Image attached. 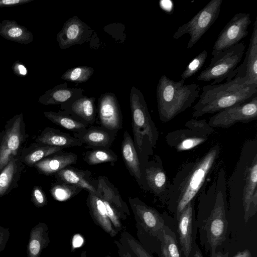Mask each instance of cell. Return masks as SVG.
I'll list each match as a JSON object with an SVG mask.
<instances>
[{"label": "cell", "instance_id": "cell-1", "mask_svg": "<svg viewBox=\"0 0 257 257\" xmlns=\"http://www.w3.org/2000/svg\"><path fill=\"white\" fill-rule=\"evenodd\" d=\"M220 154V146L216 144L203 156L184 163L170 183L166 204L177 217L184 208L193 201L204 186Z\"/></svg>", "mask_w": 257, "mask_h": 257}, {"label": "cell", "instance_id": "cell-2", "mask_svg": "<svg viewBox=\"0 0 257 257\" xmlns=\"http://www.w3.org/2000/svg\"><path fill=\"white\" fill-rule=\"evenodd\" d=\"M230 199L241 203L244 221L257 210V139L245 141L233 171L226 179Z\"/></svg>", "mask_w": 257, "mask_h": 257}, {"label": "cell", "instance_id": "cell-3", "mask_svg": "<svg viewBox=\"0 0 257 257\" xmlns=\"http://www.w3.org/2000/svg\"><path fill=\"white\" fill-rule=\"evenodd\" d=\"M257 96V84L245 83L233 78L223 83L202 87L197 102L193 107L192 116L217 113L231 106L250 100Z\"/></svg>", "mask_w": 257, "mask_h": 257}, {"label": "cell", "instance_id": "cell-4", "mask_svg": "<svg viewBox=\"0 0 257 257\" xmlns=\"http://www.w3.org/2000/svg\"><path fill=\"white\" fill-rule=\"evenodd\" d=\"M226 179L225 169L220 168L211 184L201 191L210 207L205 220V230L211 254L216 252L217 247L225 239L228 225Z\"/></svg>", "mask_w": 257, "mask_h": 257}, {"label": "cell", "instance_id": "cell-5", "mask_svg": "<svg viewBox=\"0 0 257 257\" xmlns=\"http://www.w3.org/2000/svg\"><path fill=\"white\" fill-rule=\"evenodd\" d=\"M198 84H186L185 80L175 81L166 75L160 78L157 86L156 97L159 118L167 122L190 107L198 97Z\"/></svg>", "mask_w": 257, "mask_h": 257}, {"label": "cell", "instance_id": "cell-6", "mask_svg": "<svg viewBox=\"0 0 257 257\" xmlns=\"http://www.w3.org/2000/svg\"><path fill=\"white\" fill-rule=\"evenodd\" d=\"M134 142L140 161L153 155L159 131L152 120L141 91L132 86L130 95Z\"/></svg>", "mask_w": 257, "mask_h": 257}, {"label": "cell", "instance_id": "cell-7", "mask_svg": "<svg viewBox=\"0 0 257 257\" xmlns=\"http://www.w3.org/2000/svg\"><path fill=\"white\" fill-rule=\"evenodd\" d=\"M245 45L239 42L235 45L212 55L209 66L198 75L197 80L209 82L211 85L221 83L233 72L241 60Z\"/></svg>", "mask_w": 257, "mask_h": 257}, {"label": "cell", "instance_id": "cell-8", "mask_svg": "<svg viewBox=\"0 0 257 257\" xmlns=\"http://www.w3.org/2000/svg\"><path fill=\"white\" fill-rule=\"evenodd\" d=\"M128 202L136 220L137 235L140 243L142 245L149 237L159 240L165 225L162 215L137 197H130Z\"/></svg>", "mask_w": 257, "mask_h": 257}, {"label": "cell", "instance_id": "cell-9", "mask_svg": "<svg viewBox=\"0 0 257 257\" xmlns=\"http://www.w3.org/2000/svg\"><path fill=\"white\" fill-rule=\"evenodd\" d=\"M222 3V0H211L187 23L178 28L173 34V39L177 40L189 34L187 48L191 49L217 20Z\"/></svg>", "mask_w": 257, "mask_h": 257}, {"label": "cell", "instance_id": "cell-10", "mask_svg": "<svg viewBox=\"0 0 257 257\" xmlns=\"http://www.w3.org/2000/svg\"><path fill=\"white\" fill-rule=\"evenodd\" d=\"M25 135L22 113L15 115L7 121L0 142V172L11 159L17 158Z\"/></svg>", "mask_w": 257, "mask_h": 257}, {"label": "cell", "instance_id": "cell-11", "mask_svg": "<svg viewBox=\"0 0 257 257\" xmlns=\"http://www.w3.org/2000/svg\"><path fill=\"white\" fill-rule=\"evenodd\" d=\"M257 118V96L250 100L216 113L207 122L212 127L228 128L237 122L248 123Z\"/></svg>", "mask_w": 257, "mask_h": 257}, {"label": "cell", "instance_id": "cell-12", "mask_svg": "<svg viewBox=\"0 0 257 257\" xmlns=\"http://www.w3.org/2000/svg\"><path fill=\"white\" fill-rule=\"evenodd\" d=\"M141 163L148 191L153 193L162 203L166 204L171 182L160 157L155 155L151 160L148 159Z\"/></svg>", "mask_w": 257, "mask_h": 257}, {"label": "cell", "instance_id": "cell-13", "mask_svg": "<svg viewBox=\"0 0 257 257\" xmlns=\"http://www.w3.org/2000/svg\"><path fill=\"white\" fill-rule=\"evenodd\" d=\"M251 24L249 13H238L226 24L219 34L213 46L212 55L229 48L245 38Z\"/></svg>", "mask_w": 257, "mask_h": 257}, {"label": "cell", "instance_id": "cell-14", "mask_svg": "<svg viewBox=\"0 0 257 257\" xmlns=\"http://www.w3.org/2000/svg\"><path fill=\"white\" fill-rule=\"evenodd\" d=\"M238 78L245 83L257 84V17L243 62L233 71L226 78L229 81Z\"/></svg>", "mask_w": 257, "mask_h": 257}, {"label": "cell", "instance_id": "cell-15", "mask_svg": "<svg viewBox=\"0 0 257 257\" xmlns=\"http://www.w3.org/2000/svg\"><path fill=\"white\" fill-rule=\"evenodd\" d=\"M98 114L101 126L118 132L122 127V115L116 96L110 92L102 94L99 98Z\"/></svg>", "mask_w": 257, "mask_h": 257}, {"label": "cell", "instance_id": "cell-16", "mask_svg": "<svg viewBox=\"0 0 257 257\" xmlns=\"http://www.w3.org/2000/svg\"><path fill=\"white\" fill-rule=\"evenodd\" d=\"M121 152L123 161L131 175L135 178L142 190L148 191L139 156L134 140L127 131L123 133Z\"/></svg>", "mask_w": 257, "mask_h": 257}, {"label": "cell", "instance_id": "cell-17", "mask_svg": "<svg viewBox=\"0 0 257 257\" xmlns=\"http://www.w3.org/2000/svg\"><path fill=\"white\" fill-rule=\"evenodd\" d=\"M117 132L108 130L101 126H89L83 132L73 133V136L85 144L86 149L110 148Z\"/></svg>", "mask_w": 257, "mask_h": 257}, {"label": "cell", "instance_id": "cell-18", "mask_svg": "<svg viewBox=\"0 0 257 257\" xmlns=\"http://www.w3.org/2000/svg\"><path fill=\"white\" fill-rule=\"evenodd\" d=\"M58 182L71 184L97 194V179L91 177V172L70 166L65 167L55 174Z\"/></svg>", "mask_w": 257, "mask_h": 257}, {"label": "cell", "instance_id": "cell-19", "mask_svg": "<svg viewBox=\"0 0 257 257\" xmlns=\"http://www.w3.org/2000/svg\"><path fill=\"white\" fill-rule=\"evenodd\" d=\"M208 139V136L187 128L171 132L165 137L168 145L177 152L190 150L204 143Z\"/></svg>", "mask_w": 257, "mask_h": 257}, {"label": "cell", "instance_id": "cell-20", "mask_svg": "<svg viewBox=\"0 0 257 257\" xmlns=\"http://www.w3.org/2000/svg\"><path fill=\"white\" fill-rule=\"evenodd\" d=\"M97 195L107 201L119 214L121 220H125L131 212L127 203L121 198L118 189L105 176H100L97 179Z\"/></svg>", "mask_w": 257, "mask_h": 257}, {"label": "cell", "instance_id": "cell-21", "mask_svg": "<svg viewBox=\"0 0 257 257\" xmlns=\"http://www.w3.org/2000/svg\"><path fill=\"white\" fill-rule=\"evenodd\" d=\"M89 27L77 16H73L64 24L58 33L57 41L60 48L65 49L78 44L86 36Z\"/></svg>", "mask_w": 257, "mask_h": 257}, {"label": "cell", "instance_id": "cell-22", "mask_svg": "<svg viewBox=\"0 0 257 257\" xmlns=\"http://www.w3.org/2000/svg\"><path fill=\"white\" fill-rule=\"evenodd\" d=\"M178 232L181 249L189 257L192 249L194 219L193 201L190 202L177 217Z\"/></svg>", "mask_w": 257, "mask_h": 257}, {"label": "cell", "instance_id": "cell-23", "mask_svg": "<svg viewBox=\"0 0 257 257\" xmlns=\"http://www.w3.org/2000/svg\"><path fill=\"white\" fill-rule=\"evenodd\" d=\"M77 160L76 154L62 150L44 158L34 166L41 173L52 175L65 167L76 164Z\"/></svg>", "mask_w": 257, "mask_h": 257}, {"label": "cell", "instance_id": "cell-24", "mask_svg": "<svg viewBox=\"0 0 257 257\" xmlns=\"http://www.w3.org/2000/svg\"><path fill=\"white\" fill-rule=\"evenodd\" d=\"M86 205L94 222L111 237H115L118 232L108 218L104 204L101 198L97 194L89 192Z\"/></svg>", "mask_w": 257, "mask_h": 257}, {"label": "cell", "instance_id": "cell-25", "mask_svg": "<svg viewBox=\"0 0 257 257\" xmlns=\"http://www.w3.org/2000/svg\"><path fill=\"white\" fill-rule=\"evenodd\" d=\"M36 141L40 144L66 148L82 147L83 144L78 139L59 130L47 127L38 136Z\"/></svg>", "mask_w": 257, "mask_h": 257}, {"label": "cell", "instance_id": "cell-26", "mask_svg": "<svg viewBox=\"0 0 257 257\" xmlns=\"http://www.w3.org/2000/svg\"><path fill=\"white\" fill-rule=\"evenodd\" d=\"M95 97L82 96L67 105L66 112L73 115L87 123L89 126L94 123L96 109Z\"/></svg>", "mask_w": 257, "mask_h": 257}, {"label": "cell", "instance_id": "cell-27", "mask_svg": "<svg viewBox=\"0 0 257 257\" xmlns=\"http://www.w3.org/2000/svg\"><path fill=\"white\" fill-rule=\"evenodd\" d=\"M50 241L47 225L44 222L38 223L30 232L27 257H40L42 250L48 246Z\"/></svg>", "mask_w": 257, "mask_h": 257}, {"label": "cell", "instance_id": "cell-28", "mask_svg": "<svg viewBox=\"0 0 257 257\" xmlns=\"http://www.w3.org/2000/svg\"><path fill=\"white\" fill-rule=\"evenodd\" d=\"M0 35L8 40L21 44L27 45L33 41V33L15 20H5L0 23Z\"/></svg>", "mask_w": 257, "mask_h": 257}, {"label": "cell", "instance_id": "cell-29", "mask_svg": "<svg viewBox=\"0 0 257 257\" xmlns=\"http://www.w3.org/2000/svg\"><path fill=\"white\" fill-rule=\"evenodd\" d=\"M45 116L54 123L73 133L84 132L89 125L73 115L66 112H44Z\"/></svg>", "mask_w": 257, "mask_h": 257}, {"label": "cell", "instance_id": "cell-30", "mask_svg": "<svg viewBox=\"0 0 257 257\" xmlns=\"http://www.w3.org/2000/svg\"><path fill=\"white\" fill-rule=\"evenodd\" d=\"M21 167L18 158H13L0 172V197L8 193L16 182L17 177L20 174Z\"/></svg>", "mask_w": 257, "mask_h": 257}, {"label": "cell", "instance_id": "cell-31", "mask_svg": "<svg viewBox=\"0 0 257 257\" xmlns=\"http://www.w3.org/2000/svg\"><path fill=\"white\" fill-rule=\"evenodd\" d=\"M66 84L49 89L39 97L38 101L44 105H56L67 101L74 96L76 89L68 88Z\"/></svg>", "mask_w": 257, "mask_h": 257}, {"label": "cell", "instance_id": "cell-32", "mask_svg": "<svg viewBox=\"0 0 257 257\" xmlns=\"http://www.w3.org/2000/svg\"><path fill=\"white\" fill-rule=\"evenodd\" d=\"M83 160L90 166L102 163L114 164L118 160L117 155L110 148L92 149L83 154Z\"/></svg>", "mask_w": 257, "mask_h": 257}, {"label": "cell", "instance_id": "cell-33", "mask_svg": "<svg viewBox=\"0 0 257 257\" xmlns=\"http://www.w3.org/2000/svg\"><path fill=\"white\" fill-rule=\"evenodd\" d=\"M159 240L162 257H181L176 235L166 225Z\"/></svg>", "mask_w": 257, "mask_h": 257}, {"label": "cell", "instance_id": "cell-34", "mask_svg": "<svg viewBox=\"0 0 257 257\" xmlns=\"http://www.w3.org/2000/svg\"><path fill=\"white\" fill-rule=\"evenodd\" d=\"M63 149L64 148L61 147L39 144V146H36L25 155L22 161L28 166H31L44 158Z\"/></svg>", "mask_w": 257, "mask_h": 257}, {"label": "cell", "instance_id": "cell-35", "mask_svg": "<svg viewBox=\"0 0 257 257\" xmlns=\"http://www.w3.org/2000/svg\"><path fill=\"white\" fill-rule=\"evenodd\" d=\"M118 241L133 257H153L138 240L127 231L121 232Z\"/></svg>", "mask_w": 257, "mask_h": 257}, {"label": "cell", "instance_id": "cell-36", "mask_svg": "<svg viewBox=\"0 0 257 257\" xmlns=\"http://www.w3.org/2000/svg\"><path fill=\"white\" fill-rule=\"evenodd\" d=\"M82 190L76 186L58 182L52 186L50 193L55 200L63 201L76 196Z\"/></svg>", "mask_w": 257, "mask_h": 257}, {"label": "cell", "instance_id": "cell-37", "mask_svg": "<svg viewBox=\"0 0 257 257\" xmlns=\"http://www.w3.org/2000/svg\"><path fill=\"white\" fill-rule=\"evenodd\" d=\"M94 72V69L89 66H79L70 68L64 72L61 78L68 81L82 83L87 81Z\"/></svg>", "mask_w": 257, "mask_h": 257}, {"label": "cell", "instance_id": "cell-38", "mask_svg": "<svg viewBox=\"0 0 257 257\" xmlns=\"http://www.w3.org/2000/svg\"><path fill=\"white\" fill-rule=\"evenodd\" d=\"M207 57V52L205 49L195 56L181 74V79L185 80L196 74L203 66Z\"/></svg>", "mask_w": 257, "mask_h": 257}, {"label": "cell", "instance_id": "cell-39", "mask_svg": "<svg viewBox=\"0 0 257 257\" xmlns=\"http://www.w3.org/2000/svg\"><path fill=\"white\" fill-rule=\"evenodd\" d=\"M185 126L187 128L208 137L215 132L214 129L208 124L205 119H191L185 123Z\"/></svg>", "mask_w": 257, "mask_h": 257}, {"label": "cell", "instance_id": "cell-40", "mask_svg": "<svg viewBox=\"0 0 257 257\" xmlns=\"http://www.w3.org/2000/svg\"><path fill=\"white\" fill-rule=\"evenodd\" d=\"M102 201L105 207L107 216L113 226L118 232L120 231L122 229V225L121 222V218L119 214L107 201L103 200Z\"/></svg>", "mask_w": 257, "mask_h": 257}, {"label": "cell", "instance_id": "cell-41", "mask_svg": "<svg viewBox=\"0 0 257 257\" xmlns=\"http://www.w3.org/2000/svg\"><path fill=\"white\" fill-rule=\"evenodd\" d=\"M31 196V200L37 207L40 208L47 205V198L41 187L35 186L33 189Z\"/></svg>", "mask_w": 257, "mask_h": 257}, {"label": "cell", "instance_id": "cell-42", "mask_svg": "<svg viewBox=\"0 0 257 257\" xmlns=\"http://www.w3.org/2000/svg\"><path fill=\"white\" fill-rule=\"evenodd\" d=\"M10 234L9 228L0 226V252L5 249Z\"/></svg>", "mask_w": 257, "mask_h": 257}, {"label": "cell", "instance_id": "cell-43", "mask_svg": "<svg viewBox=\"0 0 257 257\" xmlns=\"http://www.w3.org/2000/svg\"><path fill=\"white\" fill-rule=\"evenodd\" d=\"M34 0H0V8L12 7L32 2Z\"/></svg>", "mask_w": 257, "mask_h": 257}, {"label": "cell", "instance_id": "cell-44", "mask_svg": "<svg viewBox=\"0 0 257 257\" xmlns=\"http://www.w3.org/2000/svg\"><path fill=\"white\" fill-rule=\"evenodd\" d=\"M12 69L15 74L23 77L27 75V70L25 66L19 61H16L13 63Z\"/></svg>", "mask_w": 257, "mask_h": 257}, {"label": "cell", "instance_id": "cell-45", "mask_svg": "<svg viewBox=\"0 0 257 257\" xmlns=\"http://www.w3.org/2000/svg\"><path fill=\"white\" fill-rule=\"evenodd\" d=\"M114 243L117 247L118 257H133L118 240H115Z\"/></svg>", "mask_w": 257, "mask_h": 257}, {"label": "cell", "instance_id": "cell-46", "mask_svg": "<svg viewBox=\"0 0 257 257\" xmlns=\"http://www.w3.org/2000/svg\"><path fill=\"white\" fill-rule=\"evenodd\" d=\"M233 257H252L250 251L248 249H244L238 252Z\"/></svg>", "mask_w": 257, "mask_h": 257}, {"label": "cell", "instance_id": "cell-47", "mask_svg": "<svg viewBox=\"0 0 257 257\" xmlns=\"http://www.w3.org/2000/svg\"><path fill=\"white\" fill-rule=\"evenodd\" d=\"M228 254L226 253L223 254L221 252H215V253L211 254V257H228Z\"/></svg>", "mask_w": 257, "mask_h": 257}, {"label": "cell", "instance_id": "cell-48", "mask_svg": "<svg viewBox=\"0 0 257 257\" xmlns=\"http://www.w3.org/2000/svg\"><path fill=\"white\" fill-rule=\"evenodd\" d=\"M194 257H203L199 249H196Z\"/></svg>", "mask_w": 257, "mask_h": 257}, {"label": "cell", "instance_id": "cell-49", "mask_svg": "<svg viewBox=\"0 0 257 257\" xmlns=\"http://www.w3.org/2000/svg\"><path fill=\"white\" fill-rule=\"evenodd\" d=\"M80 257H87V252L86 250L82 251Z\"/></svg>", "mask_w": 257, "mask_h": 257}, {"label": "cell", "instance_id": "cell-50", "mask_svg": "<svg viewBox=\"0 0 257 257\" xmlns=\"http://www.w3.org/2000/svg\"><path fill=\"white\" fill-rule=\"evenodd\" d=\"M105 257H111L110 255H107Z\"/></svg>", "mask_w": 257, "mask_h": 257}]
</instances>
